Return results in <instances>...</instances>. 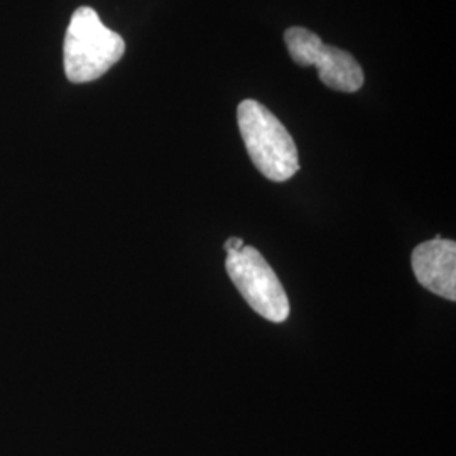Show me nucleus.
<instances>
[{
    "instance_id": "nucleus-1",
    "label": "nucleus",
    "mask_w": 456,
    "mask_h": 456,
    "mask_svg": "<svg viewBox=\"0 0 456 456\" xmlns=\"http://www.w3.org/2000/svg\"><path fill=\"white\" fill-rule=\"evenodd\" d=\"M237 122L247 152L267 180L282 183L299 171L297 149L281 120L257 100H244Z\"/></svg>"
},
{
    "instance_id": "nucleus-2",
    "label": "nucleus",
    "mask_w": 456,
    "mask_h": 456,
    "mask_svg": "<svg viewBox=\"0 0 456 456\" xmlns=\"http://www.w3.org/2000/svg\"><path fill=\"white\" fill-rule=\"evenodd\" d=\"M126 41L109 29L92 7H80L71 16L65 36V73L73 83L98 80L124 56Z\"/></svg>"
},
{
    "instance_id": "nucleus-3",
    "label": "nucleus",
    "mask_w": 456,
    "mask_h": 456,
    "mask_svg": "<svg viewBox=\"0 0 456 456\" xmlns=\"http://www.w3.org/2000/svg\"><path fill=\"white\" fill-rule=\"evenodd\" d=\"M227 254L228 277L248 306L273 323L286 322L291 311L288 294L261 252L245 245L242 250H228Z\"/></svg>"
},
{
    "instance_id": "nucleus-4",
    "label": "nucleus",
    "mask_w": 456,
    "mask_h": 456,
    "mask_svg": "<svg viewBox=\"0 0 456 456\" xmlns=\"http://www.w3.org/2000/svg\"><path fill=\"white\" fill-rule=\"evenodd\" d=\"M284 43L294 63L303 68L316 66L320 80L328 88L343 94H354L362 88L363 71L350 53L323 45L318 34L305 28H289L284 33Z\"/></svg>"
},
{
    "instance_id": "nucleus-5",
    "label": "nucleus",
    "mask_w": 456,
    "mask_h": 456,
    "mask_svg": "<svg viewBox=\"0 0 456 456\" xmlns=\"http://www.w3.org/2000/svg\"><path fill=\"white\" fill-rule=\"evenodd\" d=\"M412 271L419 284L433 294L456 301V244L435 240L418 245L412 252Z\"/></svg>"
},
{
    "instance_id": "nucleus-6",
    "label": "nucleus",
    "mask_w": 456,
    "mask_h": 456,
    "mask_svg": "<svg viewBox=\"0 0 456 456\" xmlns=\"http://www.w3.org/2000/svg\"><path fill=\"white\" fill-rule=\"evenodd\" d=\"M245 244L242 239H239V237H230L227 242H225V250H242L244 248Z\"/></svg>"
}]
</instances>
